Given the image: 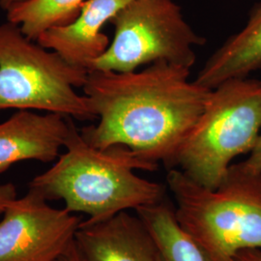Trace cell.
I'll return each instance as SVG.
<instances>
[{"label": "cell", "mask_w": 261, "mask_h": 261, "mask_svg": "<svg viewBox=\"0 0 261 261\" xmlns=\"http://www.w3.org/2000/svg\"><path fill=\"white\" fill-rule=\"evenodd\" d=\"M234 261H261V249H249L238 252Z\"/></svg>", "instance_id": "2e32d148"}, {"label": "cell", "mask_w": 261, "mask_h": 261, "mask_svg": "<svg viewBox=\"0 0 261 261\" xmlns=\"http://www.w3.org/2000/svg\"><path fill=\"white\" fill-rule=\"evenodd\" d=\"M175 218L206 261H234L243 250L261 249V172L232 164L221 185L201 186L180 169H168Z\"/></svg>", "instance_id": "3957f363"}, {"label": "cell", "mask_w": 261, "mask_h": 261, "mask_svg": "<svg viewBox=\"0 0 261 261\" xmlns=\"http://www.w3.org/2000/svg\"><path fill=\"white\" fill-rule=\"evenodd\" d=\"M74 241L81 261H161L146 224L126 211L98 223L82 222Z\"/></svg>", "instance_id": "ba28073f"}, {"label": "cell", "mask_w": 261, "mask_h": 261, "mask_svg": "<svg viewBox=\"0 0 261 261\" xmlns=\"http://www.w3.org/2000/svg\"><path fill=\"white\" fill-rule=\"evenodd\" d=\"M244 162L246 166L253 171L261 172V134L255 146L251 151L250 157Z\"/></svg>", "instance_id": "9a60e30c"}, {"label": "cell", "mask_w": 261, "mask_h": 261, "mask_svg": "<svg viewBox=\"0 0 261 261\" xmlns=\"http://www.w3.org/2000/svg\"><path fill=\"white\" fill-rule=\"evenodd\" d=\"M56 261H81L80 256H79L77 252H76V249H75V241L70 246V248Z\"/></svg>", "instance_id": "e0dca14e"}, {"label": "cell", "mask_w": 261, "mask_h": 261, "mask_svg": "<svg viewBox=\"0 0 261 261\" xmlns=\"http://www.w3.org/2000/svg\"><path fill=\"white\" fill-rule=\"evenodd\" d=\"M64 147L65 153L54 167L34 178L29 188L47 200H64L66 210L71 213L88 215L87 223L102 222L168 196L165 185L135 173L137 169L155 171L159 164L140 158L126 146L95 148L73 123Z\"/></svg>", "instance_id": "7a4b0ae2"}, {"label": "cell", "mask_w": 261, "mask_h": 261, "mask_svg": "<svg viewBox=\"0 0 261 261\" xmlns=\"http://www.w3.org/2000/svg\"><path fill=\"white\" fill-rule=\"evenodd\" d=\"M74 121L59 113L19 110L0 123V173L21 161L49 163L60 155Z\"/></svg>", "instance_id": "9c48e42d"}, {"label": "cell", "mask_w": 261, "mask_h": 261, "mask_svg": "<svg viewBox=\"0 0 261 261\" xmlns=\"http://www.w3.org/2000/svg\"><path fill=\"white\" fill-rule=\"evenodd\" d=\"M134 0H86L72 23L49 29L38 38L43 47L58 53L72 65L90 70L94 61L111 42L102 31L123 8Z\"/></svg>", "instance_id": "30bf717a"}, {"label": "cell", "mask_w": 261, "mask_h": 261, "mask_svg": "<svg viewBox=\"0 0 261 261\" xmlns=\"http://www.w3.org/2000/svg\"><path fill=\"white\" fill-rule=\"evenodd\" d=\"M158 245L161 261H206L195 242L180 227L174 204L166 196L163 200L136 209Z\"/></svg>", "instance_id": "7c38bea8"}, {"label": "cell", "mask_w": 261, "mask_h": 261, "mask_svg": "<svg viewBox=\"0 0 261 261\" xmlns=\"http://www.w3.org/2000/svg\"><path fill=\"white\" fill-rule=\"evenodd\" d=\"M88 70L27 37L18 24H0V111L55 112L80 121L97 119L84 86Z\"/></svg>", "instance_id": "5b68a950"}, {"label": "cell", "mask_w": 261, "mask_h": 261, "mask_svg": "<svg viewBox=\"0 0 261 261\" xmlns=\"http://www.w3.org/2000/svg\"><path fill=\"white\" fill-rule=\"evenodd\" d=\"M17 198V189L12 183L0 185V215L3 214L10 202Z\"/></svg>", "instance_id": "5bb4252c"}, {"label": "cell", "mask_w": 261, "mask_h": 261, "mask_svg": "<svg viewBox=\"0 0 261 261\" xmlns=\"http://www.w3.org/2000/svg\"><path fill=\"white\" fill-rule=\"evenodd\" d=\"M111 23L113 39L90 70L133 72L157 61L191 69L196 61L195 47L206 43L174 0H134Z\"/></svg>", "instance_id": "8992f818"}, {"label": "cell", "mask_w": 261, "mask_h": 261, "mask_svg": "<svg viewBox=\"0 0 261 261\" xmlns=\"http://www.w3.org/2000/svg\"><path fill=\"white\" fill-rule=\"evenodd\" d=\"M261 69V2L252 7L247 24L209 56L196 75L208 89L232 79H245Z\"/></svg>", "instance_id": "8fae6325"}, {"label": "cell", "mask_w": 261, "mask_h": 261, "mask_svg": "<svg viewBox=\"0 0 261 261\" xmlns=\"http://www.w3.org/2000/svg\"><path fill=\"white\" fill-rule=\"evenodd\" d=\"M261 134V81L232 79L211 90L204 110L179 149L174 168L216 189L233 159L251 153Z\"/></svg>", "instance_id": "277c9868"}, {"label": "cell", "mask_w": 261, "mask_h": 261, "mask_svg": "<svg viewBox=\"0 0 261 261\" xmlns=\"http://www.w3.org/2000/svg\"><path fill=\"white\" fill-rule=\"evenodd\" d=\"M47 201L29 188L10 202L0 222V261H56L70 248L82 217Z\"/></svg>", "instance_id": "52a82bcc"}, {"label": "cell", "mask_w": 261, "mask_h": 261, "mask_svg": "<svg viewBox=\"0 0 261 261\" xmlns=\"http://www.w3.org/2000/svg\"><path fill=\"white\" fill-rule=\"evenodd\" d=\"M22 1H25V0H0V8L4 11H7L14 4H17Z\"/></svg>", "instance_id": "ac0fdd59"}, {"label": "cell", "mask_w": 261, "mask_h": 261, "mask_svg": "<svg viewBox=\"0 0 261 261\" xmlns=\"http://www.w3.org/2000/svg\"><path fill=\"white\" fill-rule=\"evenodd\" d=\"M190 75L191 69L167 61L139 72L88 71L83 90L99 122L80 130L83 139L99 149L123 145L145 161L174 168L212 90Z\"/></svg>", "instance_id": "6da1fadb"}, {"label": "cell", "mask_w": 261, "mask_h": 261, "mask_svg": "<svg viewBox=\"0 0 261 261\" xmlns=\"http://www.w3.org/2000/svg\"><path fill=\"white\" fill-rule=\"evenodd\" d=\"M86 0H25L7 10V20L18 24L30 40L37 41L51 28L65 27L80 16Z\"/></svg>", "instance_id": "4fadbf2b"}]
</instances>
